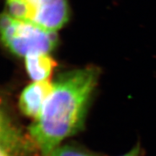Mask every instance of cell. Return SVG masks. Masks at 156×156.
Masks as SVG:
<instances>
[{
  "instance_id": "6da1fadb",
  "label": "cell",
  "mask_w": 156,
  "mask_h": 156,
  "mask_svg": "<svg viewBox=\"0 0 156 156\" xmlns=\"http://www.w3.org/2000/svg\"><path fill=\"white\" fill-rule=\"evenodd\" d=\"M99 77L90 66L58 76L29 132L44 156L83 127L87 109Z\"/></svg>"
},
{
  "instance_id": "7a4b0ae2",
  "label": "cell",
  "mask_w": 156,
  "mask_h": 156,
  "mask_svg": "<svg viewBox=\"0 0 156 156\" xmlns=\"http://www.w3.org/2000/svg\"><path fill=\"white\" fill-rule=\"evenodd\" d=\"M1 34L6 47L15 55L24 58L31 54H48L56 47L58 41L56 32L20 20L7 12L2 16Z\"/></svg>"
},
{
  "instance_id": "3957f363",
  "label": "cell",
  "mask_w": 156,
  "mask_h": 156,
  "mask_svg": "<svg viewBox=\"0 0 156 156\" xmlns=\"http://www.w3.org/2000/svg\"><path fill=\"white\" fill-rule=\"evenodd\" d=\"M69 20L67 0H37L34 24L50 32H56Z\"/></svg>"
},
{
  "instance_id": "277c9868",
  "label": "cell",
  "mask_w": 156,
  "mask_h": 156,
  "mask_svg": "<svg viewBox=\"0 0 156 156\" xmlns=\"http://www.w3.org/2000/svg\"><path fill=\"white\" fill-rule=\"evenodd\" d=\"M53 87L48 80L34 82L23 90L20 97L19 106L25 116L38 118Z\"/></svg>"
},
{
  "instance_id": "5b68a950",
  "label": "cell",
  "mask_w": 156,
  "mask_h": 156,
  "mask_svg": "<svg viewBox=\"0 0 156 156\" xmlns=\"http://www.w3.org/2000/svg\"><path fill=\"white\" fill-rule=\"evenodd\" d=\"M25 63L29 77L34 82L48 80L56 65L47 53L29 54L25 57Z\"/></svg>"
},
{
  "instance_id": "8992f818",
  "label": "cell",
  "mask_w": 156,
  "mask_h": 156,
  "mask_svg": "<svg viewBox=\"0 0 156 156\" xmlns=\"http://www.w3.org/2000/svg\"><path fill=\"white\" fill-rule=\"evenodd\" d=\"M37 0H7L8 14L20 20L34 23Z\"/></svg>"
},
{
  "instance_id": "52a82bcc",
  "label": "cell",
  "mask_w": 156,
  "mask_h": 156,
  "mask_svg": "<svg viewBox=\"0 0 156 156\" xmlns=\"http://www.w3.org/2000/svg\"><path fill=\"white\" fill-rule=\"evenodd\" d=\"M46 156H94L92 153L72 145L57 147Z\"/></svg>"
},
{
  "instance_id": "ba28073f",
  "label": "cell",
  "mask_w": 156,
  "mask_h": 156,
  "mask_svg": "<svg viewBox=\"0 0 156 156\" xmlns=\"http://www.w3.org/2000/svg\"><path fill=\"white\" fill-rule=\"evenodd\" d=\"M140 151V147L138 145H136L132 150L131 151L129 152L128 153H126L125 155L122 156H139Z\"/></svg>"
},
{
  "instance_id": "9c48e42d",
  "label": "cell",
  "mask_w": 156,
  "mask_h": 156,
  "mask_svg": "<svg viewBox=\"0 0 156 156\" xmlns=\"http://www.w3.org/2000/svg\"><path fill=\"white\" fill-rule=\"evenodd\" d=\"M1 156H9L7 153V151H5V150L1 148Z\"/></svg>"
}]
</instances>
